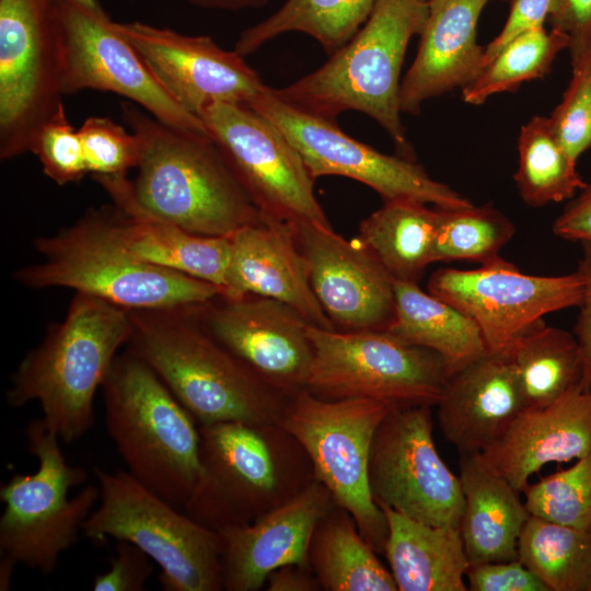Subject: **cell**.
Returning a JSON list of instances; mask_svg holds the SVG:
<instances>
[{
  "instance_id": "cell-14",
  "label": "cell",
  "mask_w": 591,
  "mask_h": 591,
  "mask_svg": "<svg viewBox=\"0 0 591 591\" xmlns=\"http://www.w3.org/2000/svg\"><path fill=\"white\" fill-rule=\"evenodd\" d=\"M430 406L393 408L373 438L369 484L379 507L430 524L460 528V476L441 459Z\"/></svg>"
},
{
  "instance_id": "cell-44",
  "label": "cell",
  "mask_w": 591,
  "mask_h": 591,
  "mask_svg": "<svg viewBox=\"0 0 591 591\" xmlns=\"http://www.w3.org/2000/svg\"><path fill=\"white\" fill-rule=\"evenodd\" d=\"M556 7L557 0H512L505 25L485 47V67L509 42L526 32L543 27Z\"/></svg>"
},
{
  "instance_id": "cell-35",
  "label": "cell",
  "mask_w": 591,
  "mask_h": 591,
  "mask_svg": "<svg viewBox=\"0 0 591 591\" xmlns=\"http://www.w3.org/2000/svg\"><path fill=\"white\" fill-rule=\"evenodd\" d=\"M519 165L513 175L521 199L531 207L570 200L587 182L565 151L548 117L533 116L518 137Z\"/></svg>"
},
{
  "instance_id": "cell-17",
  "label": "cell",
  "mask_w": 591,
  "mask_h": 591,
  "mask_svg": "<svg viewBox=\"0 0 591 591\" xmlns=\"http://www.w3.org/2000/svg\"><path fill=\"white\" fill-rule=\"evenodd\" d=\"M63 94L97 90L124 96L173 127L209 135L202 120L160 83L105 11L59 0Z\"/></svg>"
},
{
  "instance_id": "cell-51",
  "label": "cell",
  "mask_w": 591,
  "mask_h": 591,
  "mask_svg": "<svg viewBox=\"0 0 591 591\" xmlns=\"http://www.w3.org/2000/svg\"><path fill=\"white\" fill-rule=\"evenodd\" d=\"M73 1H76L80 5L92 11H96V12L104 11L103 8L97 2V0H73Z\"/></svg>"
},
{
  "instance_id": "cell-21",
  "label": "cell",
  "mask_w": 591,
  "mask_h": 591,
  "mask_svg": "<svg viewBox=\"0 0 591 591\" xmlns=\"http://www.w3.org/2000/svg\"><path fill=\"white\" fill-rule=\"evenodd\" d=\"M329 491L315 478L297 495L251 523L220 531L222 588L256 591L274 570L309 564L313 533L335 506Z\"/></svg>"
},
{
  "instance_id": "cell-36",
  "label": "cell",
  "mask_w": 591,
  "mask_h": 591,
  "mask_svg": "<svg viewBox=\"0 0 591 591\" xmlns=\"http://www.w3.org/2000/svg\"><path fill=\"white\" fill-rule=\"evenodd\" d=\"M570 38L560 31L538 27L509 42L483 69L480 74L462 90V99L480 105L488 97L512 92L530 80L545 77L557 55L569 49Z\"/></svg>"
},
{
  "instance_id": "cell-4",
  "label": "cell",
  "mask_w": 591,
  "mask_h": 591,
  "mask_svg": "<svg viewBox=\"0 0 591 591\" xmlns=\"http://www.w3.org/2000/svg\"><path fill=\"white\" fill-rule=\"evenodd\" d=\"M131 329L128 310L76 292L65 318L50 324L19 363L7 404L37 402L44 421L60 440L77 441L95 422V393Z\"/></svg>"
},
{
  "instance_id": "cell-18",
  "label": "cell",
  "mask_w": 591,
  "mask_h": 591,
  "mask_svg": "<svg viewBox=\"0 0 591 591\" xmlns=\"http://www.w3.org/2000/svg\"><path fill=\"white\" fill-rule=\"evenodd\" d=\"M224 348L282 395L306 389L313 359L309 323L277 300L223 294L188 308Z\"/></svg>"
},
{
  "instance_id": "cell-19",
  "label": "cell",
  "mask_w": 591,
  "mask_h": 591,
  "mask_svg": "<svg viewBox=\"0 0 591 591\" xmlns=\"http://www.w3.org/2000/svg\"><path fill=\"white\" fill-rule=\"evenodd\" d=\"M115 28L134 46L165 90L200 118L218 103L251 106L268 88L236 50L209 36H190L139 21Z\"/></svg>"
},
{
  "instance_id": "cell-47",
  "label": "cell",
  "mask_w": 591,
  "mask_h": 591,
  "mask_svg": "<svg viewBox=\"0 0 591 591\" xmlns=\"http://www.w3.org/2000/svg\"><path fill=\"white\" fill-rule=\"evenodd\" d=\"M552 231L567 241L591 243V179L568 201Z\"/></svg>"
},
{
  "instance_id": "cell-43",
  "label": "cell",
  "mask_w": 591,
  "mask_h": 591,
  "mask_svg": "<svg viewBox=\"0 0 591 591\" xmlns=\"http://www.w3.org/2000/svg\"><path fill=\"white\" fill-rule=\"evenodd\" d=\"M465 579L471 591H548L519 558L470 565Z\"/></svg>"
},
{
  "instance_id": "cell-9",
  "label": "cell",
  "mask_w": 591,
  "mask_h": 591,
  "mask_svg": "<svg viewBox=\"0 0 591 591\" xmlns=\"http://www.w3.org/2000/svg\"><path fill=\"white\" fill-rule=\"evenodd\" d=\"M25 436L38 467L33 474L15 473L1 486L0 552L15 565L50 575L61 554L77 543L100 488L86 486L69 498L72 487L85 483L86 472L67 462L60 438L43 418L32 419Z\"/></svg>"
},
{
  "instance_id": "cell-3",
  "label": "cell",
  "mask_w": 591,
  "mask_h": 591,
  "mask_svg": "<svg viewBox=\"0 0 591 591\" xmlns=\"http://www.w3.org/2000/svg\"><path fill=\"white\" fill-rule=\"evenodd\" d=\"M189 306L131 310L126 349L143 360L199 425L279 424L286 398L217 341Z\"/></svg>"
},
{
  "instance_id": "cell-37",
  "label": "cell",
  "mask_w": 591,
  "mask_h": 591,
  "mask_svg": "<svg viewBox=\"0 0 591 591\" xmlns=\"http://www.w3.org/2000/svg\"><path fill=\"white\" fill-rule=\"evenodd\" d=\"M439 221L432 263L467 260L487 265L500 259V251L515 233L514 223L494 206L471 205L438 209Z\"/></svg>"
},
{
  "instance_id": "cell-31",
  "label": "cell",
  "mask_w": 591,
  "mask_h": 591,
  "mask_svg": "<svg viewBox=\"0 0 591 591\" xmlns=\"http://www.w3.org/2000/svg\"><path fill=\"white\" fill-rule=\"evenodd\" d=\"M439 210L412 199L383 201L363 219L358 239L396 280L418 282L432 263Z\"/></svg>"
},
{
  "instance_id": "cell-40",
  "label": "cell",
  "mask_w": 591,
  "mask_h": 591,
  "mask_svg": "<svg viewBox=\"0 0 591 591\" xmlns=\"http://www.w3.org/2000/svg\"><path fill=\"white\" fill-rule=\"evenodd\" d=\"M78 130L93 178L124 176L137 167L139 142L131 130L101 116L88 117Z\"/></svg>"
},
{
  "instance_id": "cell-6",
  "label": "cell",
  "mask_w": 591,
  "mask_h": 591,
  "mask_svg": "<svg viewBox=\"0 0 591 591\" xmlns=\"http://www.w3.org/2000/svg\"><path fill=\"white\" fill-rule=\"evenodd\" d=\"M199 432L200 471L183 507L215 531L253 522L315 478L305 451L279 424L224 421Z\"/></svg>"
},
{
  "instance_id": "cell-39",
  "label": "cell",
  "mask_w": 591,
  "mask_h": 591,
  "mask_svg": "<svg viewBox=\"0 0 591 591\" xmlns=\"http://www.w3.org/2000/svg\"><path fill=\"white\" fill-rule=\"evenodd\" d=\"M571 69V80L548 119L565 151L578 161L591 151V45Z\"/></svg>"
},
{
  "instance_id": "cell-2",
  "label": "cell",
  "mask_w": 591,
  "mask_h": 591,
  "mask_svg": "<svg viewBox=\"0 0 591 591\" xmlns=\"http://www.w3.org/2000/svg\"><path fill=\"white\" fill-rule=\"evenodd\" d=\"M33 244L40 262L12 276L30 289L68 288L129 311L182 309L223 294L210 282L131 253L123 240L116 207L91 209L73 224Z\"/></svg>"
},
{
  "instance_id": "cell-48",
  "label": "cell",
  "mask_w": 591,
  "mask_h": 591,
  "mask_svg": "<svg viewBox=\"0 0 591 591\" xmlns=\"http://www.w3.org/2000/svg\"><path fill=\"white\" fill-rule=\"evenodd\" d=\"M269 591H316L318 580L310 566L287 565L269 573L266 580Z\"/></svg>"
},
{
  "instance_id": "cell-42",
  "label": "cell",
  "mask_w": 591,
  "mask_h": 591,
  "mask_svg": "<svg viewBox=\"0 0 591 591\" xmlns=\"http://www.w3.org/2000/svg\"><path fill=\"white\" fill-rule=\"evenodd\" d=\"M151 558L127 541H117L107 571L94 577V591H143L154 567Z\"/></svg>"
},
{
  "instance_id": "cell-38",
  "label": "cell",
  "mask_w": 591,
  "mask_h": 591,
  "mask_svg": "<svg viewBox=\"0 0 591 591\" xmlns=\"http://www.w3.org/2000/svg\"><path fill=\"white\" fill-rule=\"evenodd\" d=\"M530 514L555 523L591 530V451L523 489Z\"/></svg>"
},
{
  "instance_id": "cell-25",
  "label": "cell",
  "mask_w": 591,
  "mask_h": 591,
  "mask_svg": "<svg viewBox=\"0 0 591 591\" xmlns=\"http://www.w3.org/2000/svg\"><path fill=\"white\" fill-rule=\"evenodd\" d=\"M590 451L591 390L578 385L547 406L523 409L482 455L522 493L545 465L578 460Z\"/></svg>"
},
{
  "instance_id": "cell-33",
  "label": "cell",
  "mask_w": 591,
  "mask_h": 591,
  "mask_svg": "<svg viewBox=\"0 0 591 591\" xmlns=\"http://www.w3.org/2000/svg\"><path fill=\"white\" fill-rule=\"evenodd\" d=\"M376 0H286L265 20L244 30L234 46L246 56L285 33L313 37L331 56L361 28Z\"/></svg>"
},
{
  "instance_id": "cell-41",
  "label": "cell",
  "mask_w": 591,
  "mask_h": 591,
  "mask_svg": "<svg viewBox=\"0 0 591 591\" xmlns=\"http://www.w3.org/2000/svg\"><path fill=\"white\" fill-rule=\"evenodd\" d=\"M31 153L46 176L58 185L82 179L88 172L79 130L68 120L62 105L39 129Z\"/></svg>"
},
{
  "instance_id": "cell-10",
  "label": "cell",
  "mask_w": 591,
  "mask_h": 591,
  "mask_svg": "<svg viewBox=\"0 0 591 591\" xmlns=\"http://www.w3.org/2000/svg\"><path fill=\"white\" fill-rule=\"evenodd\" d=\"M391 409L369 398L325 399L305 389L287 398L279 420L305 451L315 479L375 553H383L387 522L370 489L369 462L376 429Z\"/></svg>"
},
{
  "instance_id": "cell-13",
  "label": "cell",
  "mask_w": 591,
  "mask_h": 591,
  "mask_svg": "<svg viewBox=\"0 0 591 591\" xmlns=\"http://www.w3.org/2000/svg\"><path fill=\"white\" fill-rule=\"evenodd\" d=\"M200 119L262 215L331 227L301 155L268 118L248 105L218 103Z\"/></svg>"
},
{
  "instance_id": "cell-12",
  "label": "cell",
  "mask_w": 591,
  "mask_h": 591,
  "mask_svg": "<svg viewBox=\"0 0 591 591\" xmlns=\"http://www.w3.org/2000/svg\"><path fill=\"white\" fill-rule=\"evenodd\" d=\"M59 0H0V158L31 152L62 104Z\"/></svg>"
},
{
  "instance_id": "cell-27",
  "label": "cell",
  "mask_w": 591,
  "mask_h": 591,
  "mask_svg": "<svg viewBox=\"0 0 591 591\" xmlns=\"http://www.w3.org/2000/svg\"><path fill=\"white\" fill-rule=\"evenodd\" d=\"M464 509L460 532L470 565L518 559L521 531L531 515L520 491L482 454L460 455Z\"/></svg>"
},
{
  "instance_id": "cell-45",
  "label": "cell",
  "mask_w": 591,
  "mask_h": 591,
  "mask_svg": "<svg viewBox=\"0 0 591 591\" xmlns=\"http://www.w3.org/2000/svg\"><path fill=\"white\" fill-rule=\"evenodd\" d=\"M552 28L570 38V60L575 66L591 45V0H557L548 18Z\"/></svg>"
},
{
  "instance_id": "cell-50",
  "label": "cell",
  "mask_w": 591,
  "mask_h": 591,
  "mask_svg": "<svg viewBox=\"0 0 591 591\" xmlns=\"http://www.w3.org/2000/svg\"><path fill=\"white\" fill-rule=\"evenodd\" d=\"M16 565L5 558L1 557L0 560V590L7 591L10 589L12 577H13V570Z\"/></svg>"
},
{
  "instance_id": "cell-24",
  "label": "cell",
  "mask_w": 591,
  "mask_h": 591,
  "mask_svg": "<svg viewBox=\"0 0 591 591\" xmlns=\"http://www.w3.org/2000/svg\"><path fill=\"white\" fill-rule=\"evenodd\" d=\"M436 406L442 436L460 455L484 453L524 409L507 356L489 352L452 372Z\"/></svg>"
},
{
  "instance_id": "cell-32",
  "label": "cell",
  "mask_w": 591,
  "mask_h": 591,
  "mask_svg": "<svg viewBox=\"0 0 591 591\" xmlns=\"http://www.w3.org/2000/svg\"><path fill=\"white\" fill-rule=\"evenodd\" d=\"M521 391L524 409L547 406L580 384L582 362L572 333L540 322L505 352Z\"/></svg>"
},
{
  "instance_id": "cell-49",
  "label": "cell",
  "mask_w": 591,
  "mask_h": 591,
  "mask_svg": "<svg viewBox=\"0 0 591 591\" xmlns=\"http://www.w3.org/2000/svg\"><path fill=\"white\" fill-rule=\"evenodd\" d=\"M190 4L205 9L239 11L265 7L269 0H187Z\"/></svg>"
},
{
  "instance_id": "cell-22",
  "label": "cell",
  "mask_w": 591,
  "mask_h": 591,
  "mask_svg": "<svg viewBox=\"0 0 591 591\" xmlns=\"http://www.w3.org/2000/svg\"><path fill=\"white\" fill-rule=\"evenodd\" d=\"M224 297L253 294L285 303L309 324L336 329L310 283L294 225L264 216L230 235Z\"/></svg>"
},
{
  "instance_id": "cell-23",
  "label": "cell",
  "mask_w": 591,
  "mask_h": 591,
  "mask_svg": "<svg viewBox=\"0 0 591 591\" xmlns=\"http://www.w3.org/2000/svg\"><path fill=\"white\" fill-rule=\"evenodd\" d=\"M488 0H428V15L415 59L402 79V113L417 115L422 104L470 85L485 67L476 39Z\"/></svg>"
},
{
  "instance_id": "cell-5",
  "label": "cell",
  "mask_w": 591,
  "mask_h": 591,
  "mask_svg": "<svg viewBox=\"0 0 591 591\" xmlns=\"http://www.w3.org/2000/svg\"><path fill=\"white\" fill-rule=\"evenodd\" d=\"M427 15L426 0H376L361 28L325 63L273 93L291 107L329 121L347 111L361 112L409 157L399 104L401 70L408 44L421 33Z\"/></svg>"
},
{
  "instance_id": "cell-52",
  "label": "cell",
  "mask_w": 591,
  "mask_h": 591,
  "mask_svg": "<svg viewBox=\"0 0 591 591\" xmlns=\"http://www.w3.org/2000/svg\"><path fill=\"white\" fill-rule=\"evenodd\" d=\"M426 1H428V0H426Z\"/></svg>"
},
{
  "instance_id": "cell-7",
  "label": "cell",
  "mask_w": 591,
  "mask_h": 591,
  "mask_svg": "<svg viewBox=\"0 0 591 591\" xmlns=\"http://www.w3.org/2000/svg\"><path fill=\"white\" fill-rule=\"evenodd\" d=\"M101 387L106 429L127 471L173 506H184L200 471L194 417L128 349L117 355Z\"/></svg>"
},
{
  "instance_id": "cell-29",
  "label": "cell",
  "mask_w": 591,
  "mask_h": 591,
  "mask_svg": "<svg viewBox=\"0 0 591 591\" xmlns=\"http://www.w3.org/2000/svg\"><path fill=\"white\" fill-rule=\"evenodd\" d=\"M395 311L386 332L438 354L450 374L487 354L476 323L450 303L422 291L418 282L394 280Z\"/></svg>"
},
{
  "instance_id": "cell-26",
  "label": "cell",
  "mask_w": 591,
  "mask_h": 591,
  "mask_svg": "<svg viewBox=\"0 0 591 591\" xmlns=\"http://www.w3.org/2000/svg\"><path fill=\"white\" fill-rule=\"evenodd\" d=\"M95 181L114 201L123 240L131 253L152 265L210 282L222 289L224 294L230 236L195 234L152 216L135 199L127 175Z\"/></svg>"
},
{
  "instance_id": "cell-46",
  "label": "cell",
  "mask_w": 591,
  "mask_h": 591,
  "mask_svg": "<svg viewBox=\"0 0 591 591\" xmlns=\"http://www.w3.org/2000/svg\"><path fill=\"white\" fill-rule=\"evenodd\" d=\"M582 255L577 271L583 280V294L578 305L579 314L572 334L578 343L582 375L579 386L583 391L591 390V243H580Z\"/></svg>"
},
{
  "instance_id": "cell-1",
  "label": "cell",
  "mask_w": 591,
  "mask_h": 591,
  "mask_svg": "<svg viewBox=\"0 0 591 591\" xmlns=\"http://www.w3.org/2000/svg\"><path fill=\"white\" fill-rule=\"evenodd\" d=\"M121 115L139 142L137 202L188 232L230 236L263 215L209 135L167 125L125 101Z\"/></svg>"
},
{
  "instance_id": "cell-8",
  "label": "cell",
  "mask_w": 591,
  "mask_h": 591,
  "mask_svg": "<svg viewBox=\"0 0 591 591\" xmlns=\"http://www.w3.org/2000/svg\"><path fill=\"white\" fill-rule=\"evenodd\" d=\"M100 503L83 523L95 542L127 541L159 567L164 591H219L221 538L136 479L128 471L94 468Z\"/></svg>"
},
{
  "instance_id": "cell-28",
  "label": "cell",
  "mask_w": 591,
  "mask_h": 591,
  "mask_svg": "<svg viewBox=\"0 0 591 591\" xmlns=\"http://www.w3.org/2000/svg\"><path fill=\"white\" fill-rule=\"evenodd\" d=\"M380 508L387 522L383 554L397 590H467L470 563L460 528L430 525Z\"/></svg>"
},
{
  "instance_id": "cell-20",
  "label": "cell",
  "mask_w": 591,
  "mask_h": 591,
  "mask_svg": "<svg viewBox=\"0 0 591 591\" xmlns=\"http://www.w3.org/2000/svg\"><path fill=\"white\" fill-rule=\"evenodd\" d=\"M313 292L328 318L344 331H386L394 317V278L357 237L332 227H294Z\"/></svg>"
},
{
  "instance_id": "cell-16",
  "label": "cell",
  "mask_w": 591,
  "mask_h": 591,
  "mask_svg": "<svg viewBox=\"0 0 591 591\" xmlns=\"http://www.w3.org/2000/svg\"><path fill=\"white\" fill-rule=\"evenodd\" d=\"M427 288L476 323L487 352L505 354L545 315L578 306L583 280L577 270L560 276L528 275L500 258L472 270L438 269Z\"/></svg>"
},
{
  "instance_id": "cell-15",
  "label": "cell",
  "mask_w": 591,
  "mask_h": 591,
  "mask_svg": "<svg viewBox=\"0 0 591 591\" xmlns=\"http://www.w3.org/2000/svg\"><path fill=\"white\" fill-rule=\"evenodd\" d=\"M276 125L301 155L315 179L338 175L375 190L383 201L412 199L438 209L473 205L450 186L431 178L410 157L390 155L345 134L336 124L298 111L266 91L252 105Z\"/></svg>"
},
{
  "instance_id": "cell-30",
  "label": "cell",
  "mask_w": 591,
  "mask_h": 591,
  "mask_svg": "<svg viewBox=\"0 0 591 591\" xmlns=\"http://www.w3.org/2000/svg\"><path fill=\"white\" fill-rule=\"evenodd\" d=\"M309 564L322 590L396 591L390 571L360 534L351 515L335 505L317 524Z\"/></svg>"
},
{
  "instance_id": "cell-34",
  "label": "cell",
  "mask_w": 591,
  "mask_h": 591,
  "mask_svg": "<svg viewBox=\"0 0 591 591\" xmlns=\"http://www.w3.org/2000/svg\"><path fill=\"white\" fill-rule=\"evenodd\" d=\"M518 558L548 591H591V530L531 514L519 537Z\"/></svg>"
},
{
  "instance_id": "cell-11",
  "label": "cell",
  "mask_w": 591,
  "mask_h": 591,
  "mask_svg": "<svg viewBox=\"0 0 591 591\" xmlns=\"http://www.w3.org/2000/svg\"><path fill=\"white\" fill-rule=\"evenodd\" d=\"M313 359L306 390L325 399L369 398L391 408L433 407L450 375L432 350L386 331H337L308 325Z\"/></svg>"
}]
</instances>
